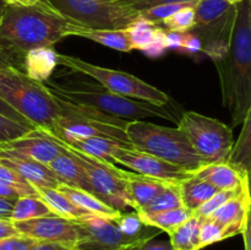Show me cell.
Segmentation results:
<instances>
[{
  "mask_svg": "<svg viewBox=\"0 0 251 250\" xmlns=\"http://www.w3.org/2000/svg\"><path fill=\"white\" fill-rule=\"evenodd\" d=\"M83 25L61 14L48 0L9 5L0 21V47L24 66L27 51L51 47Z\"/></svg>",
  "mask_w": 251,
  "mask_h": 250,
  "instance_id": "cell-1",
  "label": "cell"
},
{
  "mask_svg": "<svg viewBox=\"0 0 251 250\" xmlns=\"http://www.w3.org/2000/svg\"><path fill=\"white\" fill-rule=\"evenodd\" d=\"M125 132L134 149L176 164L189 173H195L208 164L199 156L179 127L134 120L127 123Z\"/></svg>",
  "mask_w": 251,
  "mask_h": 250,
  "instance_id": "cell-5",
  "label": "cell"
},
{
  "mask_svg": "<svg viewBox=\"0 0 251 250\" xmlns=\"http://www.w3.org/2000/svg\"><path fill=\"white\" fill-rule=\"evenodd\" d=\"M36 242L25 235H14L0 239V250H29Z\"/></svg>",
  "mask_w": 251,
  "mask_h": 250,
  "instance_id": "cell-38",
  "label": "cell"
},
{
  "mask_svg": "<svg viewBox=\"0 0 251 250\" xmlns=\"http://www.w3.org/2000/svg\"><path fill=\"white\" fill-rule=\"evenodd\" d=\"M137 215H139L140 220L145 225L154 227L158 230H163V232L171 234L179 225H181L185 221H188L193 216V212L183 206V207L162 211V212L146 213V215L137 213Z\"/></svg>",
  "mask_w": 251,
  "mask_h": 250,
  "instance_id": "cell-27",
  "label": "cell"
},
{
  "mask_svg": "<svg viewBox=\"0 0 251 250\" xmlns=\"http://www.w3.org/2000/svg\"><path fill=\"white\" fill-rule=\"evenodd\" d=\"M228 1L233 2V4H237V2H239V1H243V0H228Z\"/></svg>",
  "mask_w": 251,
  "mask_h": 250,
  "instance_id": "cell-55",
  "label": "cell"
},
{
  "mask_svg": "<svg viewBox=\"0 0 251 250\" xmlns=\"http://www.w3.org/2000/svg\"><path fill=\"white\" fill-rule=\"evenodd\" d=\"M199 0H123L119 4L127 5L136 11H144L150 7L158 6V5L166 4H178V2H196Z\"/></svg>",
  "mask_w": 251,
  "mask_h": 250,
  "instance_id": "cell-39",
  "label": "cell"
},
{
  "mask_svg": "<svg viewBox=\"0 0 251 250\" xmlns=\"http://www.w3.org/2000/svg\"><path fill=\"white\" fill-rule=\"evenodd\" d=\"M53 137L58 144H60L64 149L68 150L77 159L78 163L82 166L88 181H90L91 191H92L93 195L97 196L100 200H102L103 202L118 211H123L127 207L134 208V203H132L131 199L127 194L126 185H125L124 180L119 174L120 168L115 167L114 163L103 162L100 159L93 158L88 154L82 153L74 147L69 146L61 140L56 139L55 136Z\"/></svg>",
  "mask_w": 251,
  "mask_h": 250,
  "instance_id": "cell-10",
  "label": "cell"
},
{
  "mask_svg": "<svg viewBox=\"0 0 251 250\" xmlns=\"http://www.w3.org/2000/svg\"><path fill=\"white\" fill-rule=\"evenodd\" d=\"M242 234L243 239H244L245 250H251V207L249 208V211H248L247 220H245Z\"/></svg>",
  "mask_w": 251,
  "mask_h": 250,
  "instance_id": "cell-49",
  "label": "cell"
},
{
  "mask_svg": "<svg viewBox=\"0 0 251 250\" xmlns=\"http://www.w3.org/2000/svg\"><path fill=\"white\" fill-rule=\"evenodd\" d=\"M161 28L162 27L159 25L152 24V22L142 19V17H139L126 29L129 32L134 49H139L142 51L153 42Z\"/></svg>",
  "mask_w": 251,
  "mask_h": 250,
  "instance_id": "cell-31",
  "label": "cell"
},
{
  "mask_svg": "<svg viewBox=\"0 0 251 250\" xmlns=\"http://www.w3.org/2000/svg\"><path fill=\"white\" fill-rule=\"evenodd\" d=\"M58 65V53L51 47L32 49L24 58V73L37 82H46Z\"/></svg>",
  "mask_w": 251,
  "mask_h": 250,
  "instance_id": "cell-20",
  "label": "cell"
},
{
  "mask_svg": "<svg viewBox=\"0 0 251 250\" xmlns=\"http://www.w3.org/2000/svg\"><path fill=\"white\" fill-rule=\"evenodd\" d=\"M159 26L166 31L190 32L195 27V5L179 10L168 19L162 21Z\"/></svg>",
  "mask_w": 251,
  "mask_h": 250,
  "instance_id": "cell-32",
  "label": "cell"
},
{
  "mask_svg": "<svg viewBox=\"0 0 251 250\" xmlns=\"http://www.w3.org/2000/svg\"><path fill=\"white\" fill-rule=\"evenodd\" d=\"M43 83L51 95L60 100L87 105L120 119L134 122L146 118H163L169 122H179L176 110L173 112L168 104L157 105L146 100L124 97L107 90L100 83L80 78H65L63 82L49 78Z\"/></svg>",
  "mask_w": 251,
  "mask_h": 250,
  "instance_id": "cell-3",
  "label": "cell"
},
{
  "mask_svg": "<svg viewBox=\"0 0 251 250\" xmlns=\"http://www.w3.org/2000/svg\"><path fill=\"white\" fill-rule=\"evenodd\" d=\"M10 5H32L28 0H6Z\"/></svg>",
  "mask_w": 251,
  "mask_h": 250,
  "instance_id": "cell-53",
  "label": "cell"
},
{
  "mask_svg": "<svg viewBox=\"0 0 251 250\" xmlns=\"http://www.w3.org/2000/svg\"><path fill=\"white\" fill-rule=\"evenodd\" d=\"M194 174L218 190H237L244 185L247 179V174H243L228 162L206 164Z\"/></svg>",
  "mask_w": 251,
  "mask_h": 250,
  "instance_id": "cell-19",
  "label": "cell"
},
{
  "mask_svg": "<svg viewBox=\"0 0 251 250\" xmlns=\"http://www.w3.org/2000/svg\"><path fill=\"white\" fill-rule=\"evenodd\" d=\"M74 21L95 29H125L140 17L127 5L105 0H48Z\"/></svg>",
  "mask_w": 251,
  "mask_h": 250,
  "instance_id": "cell-9",
  "label": "cell"
},
{
  "mask_svg": "<svg viewBox=\"0 0 251 250\" xmlns=\"http://www.w3.org/2000/svg\"><path fill=\"white\" fill-rule=\"evenodd\" d=\"M0 181L1 183H9V184H15V185H21V186H28L31 184L27 180H25L20 174H17L16 172L12 171L9 167L4 166L2 163H0Z\"/></svg>",
  "mask_w": 251,
  "mask_h": 250,
  "instance_id": "cell-41",
  "label": "cell"
},
{
  "mask_svg": "<svg viewBox=\"0 0 251 250\" xmlns=\"http://www.w3.org/2000/svg\"><path fill=\"white\" fill-rule=\"evenodd\" d=\"M0 114H4L5 117L10 118V119L12 120H16V122L21 123V124L24 125H27V126H33L26 118L22 117L19 112H16L11 105L7 104V103L5 102L4 100H1V98H0Z\"/></svg>",
  "mask_w": 251,
  "mask_h": 250,
  "instance_id": "cell-45",
  "label": "cell"
},
{
  "mask_svg": "<svg viewBox=\"0 0 251 250\" xmlns=\"http://www.w3.org/2000/svg\"><path fill=\"white\" fill-rule=\"evenodd\" d=\"M228 233L223 225L217 223L211 218H202L200 225V234H199V249L208 247L211 244L227 239Z\"/></svg>",
  "mask_w": 251,
  "mask_h": 250,
  "instance_id": "cell-33",
  "label": "cell"
},
{
  "mask_svg": "<svg viewBox=\"0 0 251 250\" xmlns=\"http://www.w3.org/2000/svg\"><path fill=\"white\" fill-rule=\"evenodd\" d=\"M54 215L50 208L41 198H32V196H22L19 198L14 203L10 221L12 222H21V221L32 220L37 217Z\"/></svg>",
  "mask_w": 251,
  "mask_h": 250,
  "instance_id": "cell-29",
  "label": "cell"
},
{
  "mask_svg": "<svg viewBox=\"0 0 251 250\" xmlns=\"http://www.w3.org/2000/svg\"><path fill=\"white\" fill-rule=\"evenodd\" d=\"M71 250H74V249H71Z\"/></svg>",
  "mask_w": 251,
  "mask_h": 250,
  "instance_id": "cell-58",
  "label": "cell"
},
{
  "mask_svg": "<svg viewBox=\"0 0 251 250\" xmlns=\"http://www.w3.org/2000/svg\"><path fill=\"white\" fill-rule=\"evenodd\" d=\"M247 188H248V194H249L250 206H251V168L247 172Z\"/></svg>",
  "mask_w": 251,
  "mask_h": 250,
  "instance_id": "cell-52",
  "label": "cell"
},
{
  "mask_svg": "<svg viewBox=\"0 0 251 250\" xmlns=\"http://www.w3.org/2000/svg\"><path fill=\"white\" fill-rule=\"evenodd\" d=\"M33 129L36 127L27 126L16 120L5 117L4 114H0V144L19 139V137L28 134Z\"/></svg>",
  "mask_w": 251,
  "mask_h": 250,
  "instance_id": "cell-36",
  "label": "cell"
},
{
  "mask_svg": "<svg viewBox=\"0 0 251 250\" xmlns=\"http://www.w3.org/2000/svg\"><path fill=\"white\" fill-rule=\"evenodd\" d=\"M73 245L59 242H36L29 250H71Z\"/></svg>",
  "mask_w": 251,
  "mask_h": 250,
  "instance_id": "cell-47",
  "label": "cell"
},
{
  "mask_svg": "<svg viewBox=\"0 0 251 250\" xmlns=\"http://www.w3.org/2000/svg\"><path fill=\"white\" fill-rule=\"evenodd\" d=\"M196 2H178V4L158 5V6L150 7V9L144 10V11H140V17L152 22V24L159 25L162 21L176 14V11L186 6H194V5H196Z\"/></svg>",
  "mask_w": 251,
  "mask_h": 250,
  "instance_id": "cell-34",
  "label": "cell"
},
{
  "mask_svg": "<svg viewBox=\"0 0 251 250\" xmlns=\"http://www.w3.org/2000/svg\"><path fill=\"white\" fill-rule=\"evenodd\" d=\"M250 207V199L248 194L247 180H245L242 190L234 198L229 199L227 202L217 208L208 218L223 225L227 229L228 237H234L237 234H242Z\"/></svg>",
  "mask_w": 251,
  "mask_h": 250,
  "instance_id": "cell-16",
  "label": "cell"
},
{
  "mask_svg": "<svg viewBox=\"0 0 251 250\" xmlns=\"http://www.w3.org/2000/svg\"><path fill=\"white\" fill-rule=\"evenodd\" d=\"M242 124L243 129L238 140L233 145L228 163L243 174H247L251 168V107Z\"/></svg>",
  "mask_w": 251,
  "mask_h": 250,
  "instance_id": "cell-26",
  "label": "cell"
},
{
  "mask_svg": "<svg viewBox=\"0 0 251 250\" xmlns=\"http://www.w3.org/2000/svg\"><path fill=\"white\" fill-rule=\"evenodd\" d=\"M39 198L47 203L51 212L59 217L66 218V220L75 221L82 218L85 216L92 215L83 208L78 207L73 202L68 196L64 195L59 189L53 188H42L38 189Z\"/></svg>",
  "mask_w": 251,
  "mask_h": 250,
  "instance_id": "cell-24",
  "label": "cell"
},
{
  "mask_svg": "<svg viewBox=\"0 0 251 250\" xmlns=\"http://www.w3.org/2000/svg\"><path fill=\"white\" fill-rule=\"evenodd\" d=\"M184 38H185V32L166 31L167 49H173V50L181 53L183 51Z\"/></svg>",
  "mask_w": 251,
  "mask_h": 250,
  "instance_id": "cell-43",
  "label": "cell"
},
{
  "mask_svg": "<svg viewBox=\"0 0 251 250\" xmlns=\"http://www.w3.org/2000/svg\"><path fill=\"white\" fill-rule=\"evenodd\" d=\"M249 1H250V5H251V0H249Z\"/></svg>",
  "mask_w": 251,
  "mask_h": 250,
  "instance_id": "cell-57",
  "label": "cell"
},
{
  "mask_svg": "<svg viewBox=\"0 0 251 250\" xmlns=\"http://www.w3.org/2000/svg\"><path fill=\"white\" fill-rule=\"evenodd\" d=\"M179 186H180V195L184 207L191 212L198 210L202 203H205L217 191H220L217 188L200 179L194 173L181 180Z\"/></svg>",
  "mask_w": 251,
  "mask_h": 250,
  "instance_id": "cell-23",
  "label": "cell"
},
{
  "mask_svg": "<svg viewBox=\"0 0 251 250\" xmlns=\"http://www.w3.org/2000/svg\"><path fill=\"white\" fill-rule=\"evenodd\" d=\"M65 144L74 147L77 151L82 152V153L93 157V158L100 159L103 162H109V163H114L112 161V154L115 151V149H118V147H132L131 145L125 144V142L117 141V140L112 139H105V137L77 139L65 142Z\"/></svg>",
  "mask_w": 251,
  "mask_h": 250,
  "instance_id": "cell-25",
  "label": "cell"
},
{
  "mask_svg": "<svg viewBox=\"0 0 251 250\" xmlns=\"http://www.w3.org/2000/svg\"><path fill=\"white\" fill-rule=\"evenodd\" d=\"M9 5L10 4L6 1V0H0V21H1L2 16H4L5 11H6V9Z\"/></svg>",
  "mask_w": 251,
  "mask_h": 250,
  "instance_id": "cell-51",
  "label": "cell"
},
{
  "mask_svg": "<svg viewBox=\"0 0 251 250\" xmlns=\"http://www.w3.org/2000/svg\"><path fill=\"white\" fill-rule=\"evenodd\" d=\"M15 201L16 200L0 198V218H7V220H10V216H11Z\"/></svg>",
  "mask_w": 251,
  "mask_h": 250,
  "instance_id": "cell-50",
  "label": "cell"
},
{
  "mask_svg": "<svg viewBox=\"0 0 251 250\" xmlns=\"http://www.w3.org/2000/svg\"><path fill=\"white\" fill-rule=\"evenodd\" d=\"M167 50L168 49H167L166 46V29L161 28L156 38L153 39V42L150 46H147L142 50V53L146 54L150 58H159V56L164 55Z\"/></svg>",
  "mask_w": 251,
  "mask_h": 250,
  "instance_id": "cell-40",
  "label": "cell"
},
{
  "mask_svg": "<svg viewBox=\"0 0 251 250\" xmlns=\"http://www.w3.org/2000/svg\"><path fill=\"white\" fill-rule=\"evenodd\" d=\"M201 48H202V43H201L200 38L194 33H191V32H185L183 51L181 53L194 55V54L201 51Z\"/></svg>",
  "mask_w": 251,
  "mask_h": 250,
  "instance_id": "cell-44",
  "label": "cell"
},
{
  "mask_svg": "<svg viewBox=\"0 0 251 250\" xmlns=\"http://www.w3.org/2000/svg\"><path fill=\"white\" fill-rule=\"evenodd\" d=\"M7 68H14L17 70L22 71L24 73V66L20 61H17L11 54L7 53L6 50L0 47V69H7Z\"/></svg>",
  "mask_w": 251,
  "mask_h": 250,
  "instance_id": "cell-46",
  "label": "cell"
},
{
  "mask_svg": "<svg viewBox=\"0 0 251 250\" xmlns=\"http://www.w3.org/2000/svg\"><path fill=\"white\" fill-rule=\"evenodd\" d=\"M125 250H174L169 242H158V240L149 239L131 245Z\"/></svg>",
  "mask_w": 251,
  "mask_h": 250,
  "instance_id": "cell-42",
  "label": "cell"
},
{
  "mask_svg": "<svg viewBox=\"0 0 251 250\" xmlns=\"http://www.w3.org/2000/svg\"><path fill=\"white\" fill-rule=\"evenodd\" d=\"M178 127L206 163L228 162L234 145L229 126L200 113L184 112L179 118Z\"/></svg>",
  "mask_w": 251,
  "mask_h": 250,
  "instance_id": "cell-8",
  "label": "cell"
},
{
  "mask_svg": "<svg viewBox=\"0 0 251 250\" xmlns=\"http://www.w3.org/2000/svg\"><path fill=\"white\" fill-rule=\"evenodd\" d=\"M245 180H247V179H245ZM243 186H244V185H243ZM243 186L240 189H237V190H220V191H217V193H216L215 195L212 196V198L208 199V200L206 201L205 203H202V205H201L200 207L198 208V210L194 211L193 215L195 216V217L200 218V220H202V218H208L211 215H212L213 212H215L216 210H217V208H220L221 206L223 205V203L227 202L229 199L234 198V196L237 195V194L239 193L240 190H242Z\"/></svg>",
  "mask_w": 251,
  "mask_h": 250,
  "instance_id": "cell-35",
  "label": "cell"
},
{
  "mask_svg": "<svg viewBox=\"0 0 251 250\" xmlns=\"http://www.w3.org/2000/svg\"><path fill=\"white\" fill-rule=\"evenodd\" d=\"M112 161L132 169L135 173L162 179V180L181 181L193 174L176 164L168 163L163 159L157 158L146 152L139 151L134 147L115 149L112 154Z\"/></svg>",
  "mask_w": 251,
  "mask_h": 250,
  "instance_id": "cell-12",
  "label": "cell"
},
{
  "mask_svg": "<svg viewBox=\"0 0 251 250\" xmlns=\"http://www.w3.org/2000/svg\"><path fill=\"white\" fill-rule=\"evenodd\" d=\"M58 189L64 195L68 196L75 205L83 208L87 212L92 213V215L100 216V217L115 221L123 212V211H118L115 208L110 207L109 205L100 200L97 196H95L93 194L88 193L86 190H81V189L71 188V186L66 185H60Z\"/></svg>",
  "mask_w": 251,
  "mask_h": 250,
  "instance_id": "cell-22",
  "label": "cell"
},
{
  "mask_svg": "<svg viewBox=\"0 0 251 250\" xmlns=\"http://www.w3.org/2000/svg\"><path fill=\"white\" fill-rule=\"evenodd\" d=\"M0 98L34 127L43 131L53 130L59 105L43 82L32 80L17 69H0Z\"/></svg>",
  "mask_w": 251,
  "mask_h": 250,
  "instance_id": "cell-4",
  "label": "cell"
},
{
  "mask_svg": "<svg viewBox=\"0 0 251 250\" xmlns=\"http://www.w3.org/2000/svg\"><path fill=\"white\" fill-rule=\"evenodd\" d=\"M222 90V103L233 126L242 124L251 107V5L235 4V16L227 53L215 61Z\"/></svg>",
  "mask_w": 251,
  "mask_h": 250,
  "instance_id": "cell-2",
  "label": "cell"
},
{
  "mask_svg": "<svg viewBox=\"0 0 251 250\" xmlns=\"http://www.w3.org/2000/svg\"><path fill=\"white\" fill-rule=\"evenodd\" d=\"M105 1H113V2H120V1H123V0H105Z\"/></svg>",
  "mask_w": 251,
  "mask_h": 250,
  "instance_id": "cell-56",
  "label": "cell"
},
{
  "mask_svg": "<svg viewBox=\"0 0 251 250\" xmlns=\"http://www.w3.org/2000/svg\"><path fill=\"white\" fill-rule=\"evenodd\" d=\"M47 167L50 169L55 178L60 181L61 185L81 189V190H86L92 194L86 172L83 171L82 166L78 163L77 159L66 149H64L63 153H60L53 161L49 162Z\"/></svg>",
  "mask_w": 251,
  "mask_h": 250,
  "instance_id": "cell-18",
  "label": "cell"
},
{
  "mask_svg": "<svg viewBox=\"0 0 251 250\" xmlns=\"http://www.w3.org/2000/svg\"><path fill=\"white\" fill-rule=\"evenodd\" d=\"M28 1H29V4H36V2L41 1V0H28Z\"/></svg>",
  "mask_w": 251,
  "mask_h": 250,
  "instance_id": "cell-54",
  "label": "cell"
},
{
  "mask_svg": "<svg viewBox=\"0 0 251 250\" xmlns=\"http://www.w3.org/2000/svg\"><path fill=\"white\" fill-rule=\"evenodd\" d=\"M22 196H32V198H39L38 190L34 186H21L15 184L1 183L0 181V198L10 199V200H17Z\"/></svg>",
  "mask_w": 251,
  "mask_h": 250,
  "instance_id": "cell-37",
  "label": "cell"
},
{
  "mask_svg": "<svg viewBox=\"0 0 251 250\" xmlns=\"http://www.w3.org/2000/svg\"><path fill=\"white\" fill-rule=\"evenodd\" d=\"M55 100L59 105V115L53 130L46 132L64 142L88 137H105L131 145L125 132V126L129 120L120 119L95 108L58 97H55Z\"/></svg>",
  "mask_w": 251,
  "mask_h": 250,
  "instance_id": "cell-6",
  "label": "cell"
},
{
  "mask_svg": "<svg viewBox=\"0 0 251 250\" xmlns=\"http://www.w3.org/2000/svg\"><path fill=\"white\" fill-rule=\"evenodd\" d=\"M14 225L20 234L37 242H59L74 247L78 238L75 222L56 215L14 222Z\"/></svg>",
  "mask_w": 251,
  "mask_h": 250,
  "instance_id": "cell-13",
  "label": "cell"
},
{
  "mask_svg": "<svg viewBox=\"0 0 251 250\" xmlns=\"http://www.w3.org/2000/svg\"><path fill=\"white\" fill-rule=\"evenodd\" d=\"M200 218L191 216L188 221L179 225L169 234L171 245L174 250H200L199 249V234H200Z\"/></svg>",
  "mask_w": 251,
  "mask_h": 250,
  "instance_id": "cell-28",
  "label": "cell"
},
{
  "mask_svg": "<svg viewBox=\"0 0 251 250\" xmlns=\"http://www.w3.org/2000/svg\"><path fill=\"white\" fill-rule=\"evenodd\" d=\"M0 163L20 174L37 190L42 188L58 189L61 185L60 181L55 178V175L46 164H42L33 159L0 152Z\"/></svg>",
  "mask_w": 251,
  "mask_h": 250,
  "instance_id": "cell-15",
  "label": "cell"
},
{
  "mask_svg": "<svg viewBox=\"0 0 251 250\" xmlns=\"http://www.w3.org/2000/svg\"><path fill=\"white\" fill-rule=\"evenodd\" d=\"M119 174L126 185L127 194L134 203V210L139 211L157 198L172 181L142 175L135 172L119 169Z\"/></svg>",
  "mask_w": 251,
  "mask_h": 250,
  "instance_id": "cell-17",
  "label": "cell"
},
{
  "mask_svg": "<svg viewBox=\"0 0 251 250\" xmlns=\"http://www.w3.org/2000/svg\"><path fill=\"white\" fill-rule=\"evenodd\" d=\"M58 64L81 75L95 78L107 90L117 95L124 96V97L146 100L157 105H167L171 100L169 96L163 91L124 71L103 68V66L95 65L76 56L64 55V54H58Z\"/></svg>",
  "mask_w": 251,
  "mask_h": 250,
  "instance_id": "cell-7",
  "label": "cell"
},
{
  "mask_svg": "<svg viewBox=\"0 0 251 250\" xmlns=\"http://www.w3.org/2000/svg\"><path fill=\"white\" fill-rule=\"evenodd\" d=\"M74 36L82 37V38L91 39V41L100 43L108 48L115 49L119 51L134 50L131 39H130L127 29H95L88 27L81 26L75 31Z\"/></svg>",
  "mask_w": 251,
  "mask_h": 250,
  "instance_id": "cell-21",
  "label": "cell"
},
{
  "mask_svg": "<svg viewBox=\"0 0 251 250\" xmlns=\"http://www.w3.org/2000/svg\"><path fill=\"white\" fill-rule=\"evenodd\" d=\"M19 234V230L16 229L12 221L7 220V218H0V239Z\"/></svg>",
  "mask_w": 251,
  "mask_h": 250,
  "instance_id": "cell-48",
  "label": "cell"
},
{
  "mask_svg": "<svg viewBox=\"0 0 251 250\" xmlns=\"http://www.w3.org/2000/svg\"><path fill=\"white\" fill-rule=\"evenodd\" d=\"M180 181H172L154 200H152L149 205L142 207L141 210L136 211L137 213H153L162 212V211L173 210V208L183 207V200L180 195Z\"/></svg>",
  "mask_w": 251,
  "mask_h": 250,
  "instance_id": "cell-30",
  "label": "cell"
},
{
  "mask_svg": "<svg viewBox=\"0 0 251 250\" xmlns=\"http://www.w3.org/2000/svg\"><path fill=\"white\" fill-rule=\"evenodd\" d=\"M0 152L26 157L47 166L63 153L64 147L48 132L36 127L19 139L0 144Z\"/></svg>",
  "mask_w": 251,
  "mask_h": 250,
  "instance_id": "cell-14",
  "label": "cell"
},
{
  "mask_svg": "<svg viewBox=\"0 0 251 250\" xmlns=\"http://www.w3.org/2000/svg\"><path fill=\"white\" fill-rule=\"evenodd\" d=\"M77 230V242L74 250H125L140 242L153 239L149 235H127L115 221L88 215L74 221Z\"/></svg>",
  "mask_w": 251,
  "mask_h": 250,
  "instance_id": "cell-11",
  "label": "cell"
}]
</instances>
